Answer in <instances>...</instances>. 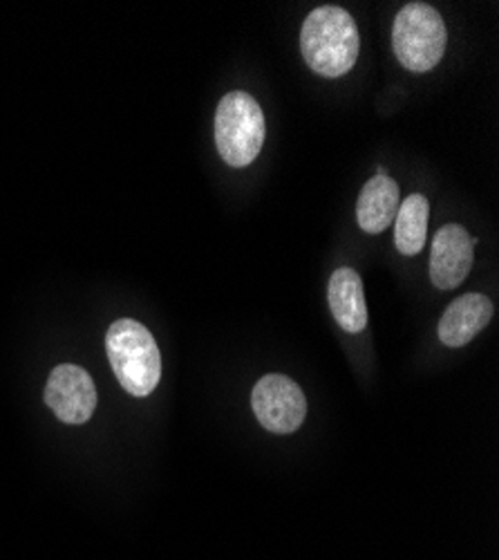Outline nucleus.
I'll return each instance as SVG.
<instances>
[{
    "label": "nucleus",
    "instance_id": "obj_1",
    "mask_svg": "<svg viewBox=\"0 0 499 560\" xmlns=\"http://www.w3.org/2000/svg\"><path fill=\"white\" fill-rule=\"evenodd\" d=\"M360 50V36L352 14L343 8H316L302 23L300 52L307 66L321 77L347 74Z\"/></svg>",
    "mask_w": 499,
    "mask_h": 560
},
{
    "label": "nucleus",
    "instance_id": "obj_2",
    "mask_svg": "<svg viewBox=\"0 0 499 560\" xmlns=\"http://www.w3.org/2000/svg\"><path fill=\"white\" fill-rule=\"evenodd\" d=\"M115 377L132 397H148L162 377V354L151 330L132 318H119L106 335Z\"/></svg>",
    "mask_w": 499,
    "mask_h": 560
},
{
    "label": "nucleus",
    "instance_id": "obj_3",
    "mask_svg": "<svg viewBox=\"0 0 499 560\" xmlns=\"http://www.w3.org/2000/svg\"><path fill=\"white\" fill-rule=\"evenodd\" d=\"M264 115L260 104L247 92H229L215 113V144L222 160L234 166H249L264 144Z\"/></svg>",
    "mask_w": 499,
    "mask_h": 560
},
{
    "label": "nucleus",
    "instance_id": "obj_4",
    "mask_svg": "<svg viewBox=\"0 0 499 560\" xmlns=\"http://www.w3.org/2000/svg\"><path fill=\"white\" fill-rule=\"evenodd\" d=\"M392 48L396 61L411 72L432 70L448 48L441 14L426 3L405 5L392 25Z\"/></svg>",
    "mask_w": 499,
    "mask_h": 560
},
{
    "label": "nucleus",
    "instance_id": "obj_5",
    "mask_svg": "<svg viewBox=\"0 0 499 560\" xmlns=\"http://www.w3.org/2000/svg\"><path fill=\"white\" fill-rule=\"evenodd\" d=\"M251 406L258 422L276 435L296 433L307 417V399L300 386L285 375L262 377L251 393Z\"/></svg>",
    "mask_w": 499,
    "mask_h": 560
},
{
    "label": "nucleus",
    "instance_id": "obj_6",
    "mask_svg": "<svg viewBox=\"0 0 499 560\" xmlns=\"http://www.w3.org/2000/svg\"><path fill=\"white\" fill-rule=\"evenodd\" d=\"M45 404L63 424H85L97 408V388L81 365H57L45 386Z\"/></svg>",
    "mask_w": 499,
    "mask_h": 560
},
{
    "label": "nucleus",
    "instance_id": "obj_7",
    "mask_svg": "<svg viewBox=\"0 0 499 560\" xmlns=\"http://www.w3.org/2000/svg\"><path fill=\"white\" fill-rule=\"evenodd\" d=\"M477 243L460 224H443L437 231L430 252V280L437 290H455L464 283L473 269Z\"/></svg>",
    "mask_w": 499,
    "mask_h": 560
},
{
    "label": "nucleus",
    "instance_id": "obj_8",
    "mask_svg": "<svg viewBox=\"0 0 499 560\" xmlns=\"http://www.w3.org/2000/svg\"><path fill=\"white\" fill-rule=\"evenodd\" d=\"M490 318L492 303L484 294H464L445 307L439 320V339L448 348H462L486 328Z\"/></svg>",
    "mask_w": 499,
    "mask_h": 560
},
{
    "label": "nucleus",
    "instance_id": "obj_9",
    "mask_svg": "<svg viewBox=\"0 0 499 560\" xmlns=\"http://www.w3.org/2000/svg\"><path fill=\"white\" fill-rule=\"evenodd\" d=\"M330 307L341 328L349 335L363 332L368 325V307L366 294H363L360 276L349 269L341 267L330 278Z\"/></svg>",
    "mask_w": 499,
    "mask_h": 560
},
{
    "label": "nucleus",
    "instance_id": "obj_10",
    "mask_svg": "<svg viewBox=\"0 0 499 560\" xmlns=\"http://www.w3.org/2000/svg\"><path fill=\"white\" fill-rule=\"evenodd\" d=\"M399 211V186L388 175H375L360 189L356 205L358 226L368 233L385 231Z\"/></svg>",
    "mask_w": 499,
    "mask_h": 560
},
{
    "label": "nucleus",
    "instance_id": "obj_11",
    "mask_svg": "<svg viewBox=\"0 0 499 560\" xmlns=\"http://www.w3.org/2000/svg\"><path fill=\"white\" fill-rule=\"evenodd\" d=\"M430 205L426 196L413 194L403 205H399L394 222V245L403 256L421 254L428 236Z\"/></svg>",
    "mask_w": 499,
    "mask_h": 560
}]
</instances>
